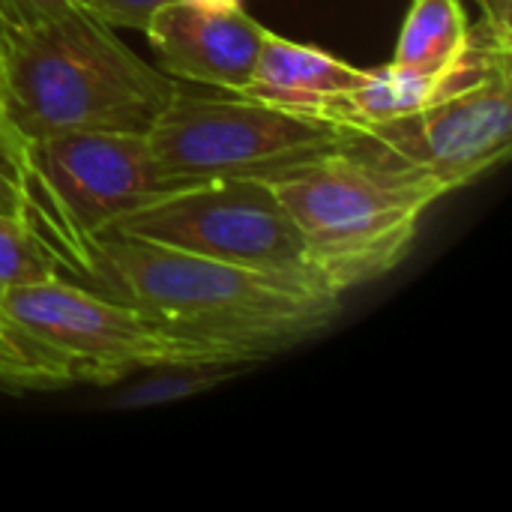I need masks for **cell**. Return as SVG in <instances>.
Segmentation results:
<instances>
[{"label": "cell", "mask_w": 512, "mask_h": 512, "mask_svg": "<svg viewBox=\"0 0 512 512\" xmlns=\"http://www.w3.org/2000/svg\"><path fill=\"white\" fill-rule=\"evenodd\" d=\"M24 147L27 141L12 129V123L6 120L3 114V105H0V168H6L15 180L21 177V165H24Z\"/></svg>", "instance_id": "cell-17"}, {"label": "cell", "mask_w": 512, "mask_h": 512, "mask_svg": "<svg viewBox=\"0 0 512 512\" xmlns=\"http://www.w3.org/2000/svg\"><path fill=\"white\" fill-rule=\"evenodd\" d=\"M57 264L18 213H0V297L21 285L54 279Z\"/></svg>", "instance_id": "cell-14"}, {"label": "cell", "mask_w": 512, "mask_h": 512, "mask_svg": "<svg viewBox=\"0 0 512 512\" xmlns=\"http://www.w3.org/2000/svg\"><path fill=\"white\" fill-rule=\"evenodd\" d=\"M471 30L465 0H411L390 63L417 72H447L465 54Z\"/></svg>", "instance_id": "cell-11"}, {"label": "cell", "mask_w": 512, "mask_h": 512, "mask_svg": "<svg viewBox=\"0 0 512 512\" xmlns=\"http://www.w3.org/2000/svg\"><path fill=\"white\" fill-rule=\"evenodd\" d=\"M237 372L243 369L240 366H156V369H147V378L111 396V408L144 411V408H159V405H171L180 399H192V396L216 390L219 384L231 381Z\"/></svg>", "instance_id": "cell-13"}, {"label": "cell", "mask_w": 512, "mask_h": 512, "mask_svg": "<svg viewBox=\"0 0 512 512\" xmlns=\"http://www.w3.org/2000/svg\"><path fill=\"white\" fill-rule=\"evenodd\" d=\"M363 72L366 69L351 66L324 48L291 42L273 30H264L252 78L237 96L282 111L321 117L336 96H342L363 78Z\"/></svg>", "instance_id": "cell-10"}, {"label": "cell", "mask_w": 512, "mask_h": 512, "mask_svg": "<svg viewBox=\"0 0 512 512\" xmlns=\"http://www.w3.org/2000/svg\"><path fill=\"white\" fill-rule=\"evenodd\" d=\"M192 3H201V6H216V9H237V6H246V0H192Z\"/></svg>", "instance_id": "cell-19"}, {"label": "cell", "mask_w": 512, "mask_h": 512, "mask_svg": "<svg viewBox=\"0 0 512 512\" xmlns=\"http://www.w3.org/2000/svg\"><path fill=\"white\" fill-rule=\"evenodd\" d=\"M3 57H6V33L0 27V75H3Z\"/></svg>", "instance_id": "cell-20"}, {"label": "cell", "mask_w": 512, "mask_h": 512, "mask_svg": "<svg viewBox=\"0 0 512 512\" xmlns=\"http://www.w3.org/2000/svg\"><path fill=\"white\" fill-rule=\"evenodd\" d=\"M264 30L246 6L216 9L192 0L162 6L144 27L165 75L225 93H240L252 78Z\"/></svg>", "instance_id": "cell-9"}, {"label": "cell", "mask_w": 512, "mask_h": 512, "mask_svg": "<svg viewBox=\"0 0 512 512\" xmlns=\"http://www.w3.org/2000/svg\"><path fill=\"white\" fill-rule=\"evenodd\" d=\"M63 279L120 297L243 366L315 339L342 312V294L324 285L114 234L90 240Z\"/></svg>", "instance_id": "cell-1"}, {"label": "cell", "mask_w": 512, "mask_h": 512, "mask_svg": "<svg viewBox=\"0 0 512 512\" xmlns=\"http://www.w3.org/2000/svg\"><path fill=\"white\" fill-rule=\"evenodd\" d=\"M21 216L66 276L81 249L168 192L147 132H60L33 138L21 165Z\"/></svg>", "instance_id": "cell-4"}, {"label": "cell", "mask_w": 512, "mask_h": 512, "mask_svg": "<svg viewBox=\"0 0 512 512\" xmlns=\"http://www.w3.org/2000/svg\"><path fill=\"white\" fill-rule=\"evenodd\" d=\"M90 9L6 36L0 105L24 138L60 132H147L180 90Z\"/></svg>", "instance_id": "cell-2"}, {"label": "cell", "mask_w": 512, "mask_h": 512, "mask_svg": "<svg viewBox=\"0 0 512 512\" xmlns=\"http://www.w3.org/2000/svg\"><path fill=\"white\" fill-rule=\"evenodd\" d=\"M387 159L414 165L453 192L498 168L512 147V54L462 81L429 108L357 132Z\"/></svg>", "instance_id": "cell-8"}, {"label": "cell", "mask_w": 512, "mask_h": 512, "mask_svg": "<svg viewBox=\"0 0 512 512\" xmlns=\"http://www.w3.org/2000/svg\"><path fill=\"white\" fill-rule=\"evenodd\" d=\"M105 234L321 285L294 219L261 177L174 186Z\"/></svg>", "instance_id": "cell-7"}, {"label": "cell", "mask_w": 512, "mask_h": 512, "mask_svg": "<svg viewBox=\"0 0 512 512\" xmlns=\"http://www.w3.org/2000/svg\"><path fill=\"white\" fill-rule=\"evenodd\" d=\"M75 384L69 366L30 339L6 312L0 297V390L6 393H48Z\"/></svg>", "instance_id": "cell-12"}, {"label": "cell", "mask_w": 512, "mask_h": 512, "mask_svg": "<svg viewBox=\"0 0 512 512\" xmlns=\"http://www.w3.org/2000/svg\"><path fill=\"white\" fill-rule=\"evenodd\" d=\"M474 3H477V6L483 9V15H486V9H489V0H474Z\"/></svg>", "instance_id": "cell-21"}, {"label": "cell", "mask_w": 512, "mask_h": 512, "mask_svg": "<svg viewBox=\"0 0 512 512\" xmlns=\"http://www.w3.org/2000/svg\"><path fill=\"white\" fill-rule=\"evenodd\" d=\"M294 219L321 285L348 294L393 273L414 249L426 213L453 189L357 138L267 177Z\"/></svg>", "instance_id": "cell-3"}, {"label": "cell", "mask_w": 512, "mask_h": 512, "mask_svg": "<svg viewBox=\"0 0 512 512\" xmlns=\"http://www.w3.org/2000/svg\"><path fill=\"white\" fill-rule=\"evenodd\" d=\"M21 183L6 171L0 168V213H18L21 216Z\"/></svg>", "instance_id": "cell-18"}, {"label": "cell", "mask_w": 512, "mask_h": 512, "mask_svg": "<svg viewBox=\"0 0 512 512\" xmlns=\"http://www.w3.org/2000/svg\"><path fill=\"white\" fill-rule=\"evenodd\" d=\"M72 9H84V0H0V27L9 36Z\"/></svg>", "instance_id": "cell-15"}, {"label": "cell", "mask_w": 512, "mask_h": 512, "mask_svg": "<svg viewBox=\"0 0 512 512\" xmlns=\"http://www.w3.org/2000/svg\"><path fill=\"white\" fill-rule=\"evenodd\" d=\"M9 318L57 354L75 384L111 387L156 366H240L225 351L156 324L138 306L54 276L3 294Z\"/></svg>", "instance_id": "cell-6"}, {"label": "cell", "mask_w": 512, "mask_h": 512, "mask_svg": "<svg viewBox=\"0 0 512 512\" xmlns=\"http://www.w3.org/2000/svg\"><path fill=\"white\" fill-rule=\"evenodd\" d=\"M354 138L351 129L324 117L282 111L237 93L189 96L183 90L147 129L153 168L168 189L207 180H267Z\"/></svg>", "instance_id": "cell-5"}, {"label": "cell", "mask_w": 512, "mask_h": 512, "mask_svg": "<svg viewBox=\"0 0 512 512\" xmlns=\"http://www.w3.org/2000/svg\"><path fill=\"white\" fill-rule=\"evenodd\" d=\"M168 3L174 0H84V9L111 27H132L144 33L147 21Z\"/></svg>", "instance_id": "cell-16"}]
</instances>
